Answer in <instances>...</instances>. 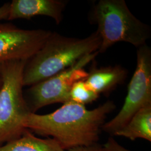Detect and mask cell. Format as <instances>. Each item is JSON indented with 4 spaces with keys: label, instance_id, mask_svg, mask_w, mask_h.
<instances>
[{
    "label": "cell",
    "instance_id": "cell-1",
    "mask_svg": "<svg viewBox=\"0 0 151 151\" xmlns=\"http://www.w3.org/2000/svg\"><path fill=\"white\" fill-rule=\"evenodd\" d=\"M116 108L113 101H107L92 110L73 102L52 113L39 115L30 113L24 127L38 135L52 137L65 150L97 143L107 115Z\"/></svg>",
    "mask_w": 151,
    "mask_h": 151
},
{
    "label": "cell",
    "instance_id": "cell-2",
    "mask_svg": "<svg viewBox=\"0 0 151 151\" xmlns=\"http://www.w3.org/2000/svg\"><path fill=\"white\" fill-rule=\"evenodd\" d=\"M101 43L97 31L81 39L52 32L42 47L27 61L24 86H31L65 70L83 57L98 51Z\"/></svg>",
    "mask_w": 151,
    "mask_h": 151
},
{
    "label": "cell",
    "instance_id": "cell-3",
    "mask_svg": "<svg viewBox=\"0 0 151 151\" xmlns=\"http://www.w3.org/2000/svg\"><path fill=\"white\" fill-rule=\"evenodd\" d=\"M90 16L101 39L99 53L122 42L139 48L151 37V28L131 12L124 0H100Z\"/></svg>",
    "mask_w": 151,
    "mask_h": 151
},
{
    "label": "cell",
    "instance_id": "cell-4",
    "mask_svg": "<svg viewBox=\"0 0 151 151\" xmlns=\"http://www.w3.org/2000/svg\"><path fill=\"white\" fill-rule=\"evenodd\" d=\"M27 61L0 64V146L20 138L27 129L23 125L30 113L23 91V70Z\"/></svg>",
    "mask_w": 151,
    "mask_h": 151
},
{
    "label": "cell",
    "instance_id": "cell-5",
    "mask_svg": "<svg viewBox=\"0 0 151 151\" xmlns=\"http://www.w3.org/2000/svg\"><path fill=\"white\" fill-rule=\"evenodd\" d=\"M151 105V50L146 44L137 52V65L128 86L124 105L118 114L105 123L102 130L114 135L141 109Z\"/></svg>",
    "mask_w": 151,
    "mask_h": 151
},
{
    "label": "cell",
    "instance_id": "cell-6",
    "mask_svg": "<svg viewBox=\"0 0 151 151\" xmlns=\"http://www.w3.org/2000/svg\"><path fill=\"white\" fill-rule=\"evenodd\" d=\"M99 54L97 51L87 54L65 70L30 86L24 92L30 112L35 113L53 104L67 103L71 87L76 82L86 78L88 73L84 68Z\"/></svg>",
    "mask_w": 151,
    "mask_h": 151
},
{
    "label": "cell",
    "instance_id": "cell-7",
    "mask_svg": "<svg viewBox=\"0 0 151 151\" xmlns=\"http://www.w3.org/2000/svg\"><path fill=\"white\" fill-rule=\"evenodd\" d=\"M52 32L27 30L11 23H0V64L31 58L42 47Z\"/></svg>",
    "mask_w": 151,
    "mask_h": 151
},
{
    "label": "cell",
    "instance_id": "cell-8",
    "mask_svg": "<svg viewBox=\"0 0 151 151\" xmlns=\"http://www.w3.org/2000/svg\"><path fill=\"white\" fill-rule=\"evenodd\" d=\"M67 4V1L63 0H12L10 2L7 20L48 16L58 25L62 21Z\"/></svg>",
    "mask_w": 151,
    "mask_h": 151
},
{
    "label": "cell",
    "instance_id": "cell-9",
    "mask_svg": "<svg viewBox=\"0 0 151 151\" xmlns=\"http://www.w3.org/2000/svg\"><path fill=\"white\" fill-rule=\"evenodd\" d=\"M85 80L88 87L96 92L108 94L115 88L124 82L127 77L128 71L120 65L97 68L93 65Z\"/></svg>",
    "mask_w": 151,
    "mask_h": 151
},
{
    "label": "cell",
    "instance_id": "cell-10",
    "mask_svg": "<svg viewBox=\"0 0 151 151\" xmlns=\"http://www.w3.org/2000/svg\"><path fill=\"white\" fill-rule=\"evenodd\" d=\"M0 151H65L53 138L36 137L29 129L19 138L0 146Z\"/></svg>",
    "mask_w": 151,
    "mask_h": 151
},
{
    "label": "cell",
    "instance_id": "cell-11",
    "mask_svg": "<svg viewBox=\"0 0 151 151\" xmlns=\"http://www.w3.org/2000/svg\"><path fill=\"white\" fill-rule=\"evenodd\" d=\"M114 135L124 137L132 140L142 138L151 142V105L138 110Z\"/></svg>",
    "mask_w": 151,
    "mask_h": 151
},
{
    "label": "cell",
    "instance_id": "cell-12",
    "mask_svg": "<svg viewBox=\"0 0 151 151\" xmlns=\"http://www.w3.org/2000/svg\"><path fill=\"white\" fill-rule=\"evenodd\" d=\"M99 96L88 87L85 80H81L76 82L71 87L67 103L73 102L85 105L96 101Z\"/></svg>",
    "mask_w": 151,
    "mask_h": 151
},
{
    "label": "cell",
    "instance_id": "cell-13",
    "mask_svg": "<svg viewBox=\"0 0 151 151\" xmlns=\"http://www.w3.org/2000/svg\"><path fill=\"white\" fill-rule=\"evenodd\" d=\"M101 151H130L119 145L117 142L110 137L103 146H101Z\"/></svg>",
    "mask_w": 151,
    "mask_h": 151
},
{
    "label": "cell",
    "instance_id": "cell-14",
    "mask_svg": "<svg viewBox=\"0 0 151 151\" xmlns=\"http://www.w3.org/2000/svg\"><path fill=\"white\" fill-rule=\"evenodd\" d=\"M101 146L96 143L92 146L76 147L68 151H101Z\"/></svg>",
    "mask_w": 151,
    "mask_h": 151
},
{
    "label": "cell",
    "instance_id": "cell-15",
    "mask_svg": "<svg viewBox=\"0 0 151 151\" xmlns=\"http://www.w3.org/2000/svg\"><path fill=\"white\" fill-rule=\"evenodd\" d=\"M10 9V2L4 4L0 7V21L2 20H7Z\"/></svg>",
    "mask_w": 151,
    "mask_h": 151
},
{
    "label": "cell",
    "instance_id": "cell-16",
    "mask_svg": "<svg viewBox=\"0 0 151 151\" xmlns=\"http://www.w3.org/2000/svg\"><path fill=\"white\" fill-rule=\"evenodd\" d=\"M1 84H2V77H1V73H0V87L1 86Z\"/></svg>",
    "mask_w": 151,
    "mask_h": 151
}]
</instances>
